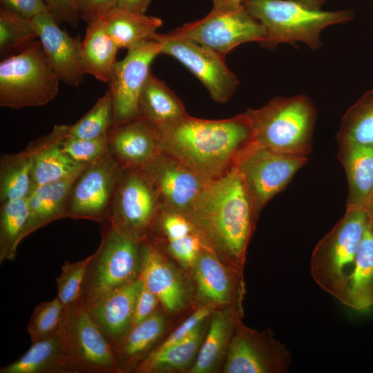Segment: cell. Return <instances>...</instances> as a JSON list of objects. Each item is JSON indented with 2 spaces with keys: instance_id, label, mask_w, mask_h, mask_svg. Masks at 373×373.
Segmentation results:
<instances>
[{
  "instance_id": "1",
  "label": "cell",
  "mask_w": 373,
  "mask_h": 373,
  "mask_svg": "<svg viewBox=\"0 0 373 373\" xmlns=\"http://www.w3.org/2000/svg\"><path fill=\"white\" fill-rule=\"evenodd\" d=\"M157 128L161 153L208 180L218 178L231 169L237 153L253 139L251 122L246 111L218 120L186 114Z\"/></svg>"
},
{
  "instance_id": "2",
  "label": "cell",
  "mask_w": 373,
  "mask_h": 373,
  "mask_svg": "<svg viewBox=\"0 0 373 373\" xmlns=\"http://www.w3.org/2000/svg\"><path fill=\"white\" fill-rule=\"evenodd\" d=\"M258 216L233 166L207 184L188 215L204 245L207 243L238 263Z\"/></svg>"
},
{
  "instance_id": "3",
  "label": "cell",
  "mask_w": 373,
  "mask_h": 373,
  "mask_svg": "<svg viewBox=\"0 0 373 373\" xmlns=\"http://www.w3.org/2000/svg\"><path fill=\"white\" fill-rule=\"evenodd\" d=\"M253 139L261 146L289 155L308 157L316 111L305 95L277 97L258 109L248 108Z\"/></svg>"
},
{
  "instance_id": "4",
  "label": "cell",
  "mask_w": 373,
  "mask_h": 373,
  "mask_svg": "<svg viewBox=\"0 0 373 373\" xmlns=\"http://www.w3.org/2000/svg\"><path fill=\"white\" fill-rule=\"evenodd\" d=\"M242 6L264 27L262 45L269 48L302 42L317 49L322 45L321 34L324 28L353 18L348 9L325 11L296 0H244Z\"/></svg>"
},
{
  "instance_id": "5",
  "label": "cell",
  "mask_w": 373,
  "mask_h": 373,
  "mask_svg": "<svg viewBox=\"0 0 373 373\" xmlns=\"http://www.w3.org/2000/svg\"><path fill=\"white\" fill-rule=\"evenodd\" d=\"M367 226L365 209H346L344 216L317 243L312 254L313 279L342 304Z\"/></svg>"
},
{
  "instance_id": "6",
  "label": "cell",
  "mask_w": 373,
  "mask_h": 373,
  "mask_svg": "<svg viewBox=\"0 0 373 373\" xmlns=\"http://www.w3.org/2000/svg\"><path fill=\"white\" fill-rule=\"evenodd\" d=\"M60 79L39 40L0 63V106L19 109L42 106L54 99Z\"/></svg>"
},
{
  "instance_id": "7",
  "label": "cell",
  "mask_w": 373,
  "mask_h": 373,
  "mask_svg": "<svg viewBox=\"0 0 373 373\" xmlns=\"http://www.w3.org/2000/svg\"><path fill=\"white\" fill-rule=\"evenodd\" d=\"M58 338L66 373L122 370L110 342L81 298L64 309Z\"/></svg>"
},
{
  "instance_id": "8",
  "label": "cell",
  "mask_w": 373,
  "mask_h": 373,
  "mask_svg": "<svg viewBox=\"0 0 373 373\" xmlns=\"http://www.w3.org/2000/svg\"><path fill=\"white\" fill-rule=\"evenodd\" d=\"M102 223L101 242L92 254L82 286L81 298L87 305L137 279L142 267L140 242Z\"/></svg>"
},
{
  "instance_id": "9",
  "label": "cell",
  "mask_w": 373,
  "mask_h": 373,
  "mask_svg": "<svg viewBox=\"0 0 373 373\" xmlns=\"http://www.w3.org/2000/svg\"><path fill=\"white\" fill-rule=\"evenodd\" d=\"M307 160L308 157L278 153L251 140L237 153L233 166L240 174L254 209L259 215Z\"/></svg>"
},
{
  "instance_id": "10",
  "label": "cell",
  "mask_w": 373,
  "mask_h": 373,
  "mask_svg": "<svg viewBox=\"0 0 373 373\" xmlns=\"http://www.w3.org/2000/svg\"><path fill=\"white\" fill-rule=\"evenodd\" d=\"M157 193L140 169H123L107 222L119 233L144 241L161 208Z\"/></svg>"
},
{
  "instance_id": "11",
  "label": "cell",
  "mask_w": 373,
  "mask_h": 373,
  "mask_svg": "<svg viewBox=\"0 0 373 373\" xmlns=\"http://www.w3.org/2000/svg\"><path fill=\"white\" fill-rule=\"evenodd\" d=\"M169 35L186 39L225 55L246 42L263 44L262 24L242 8L229 11L211 10L207 16L175 29Z\"/></svg>"
},
{
  "instance_id": "12",
  "label": "cell",
  "mask_w": 373,
  "mask_h": 373,
  "mask_svg": "<svg viewBox=\"0 0 373 373\" xmlns=\"http://www.w3.org/2000/svg\"><path fill=\"white\" fill-rule=\"evenodd\" d=\"M161 44V54L173 57L201 82L211 98L227 102L236 92L238 79L227 67L224 57L192 41L156 33L152 38Z\"/></svg>"
},
{
  "instance_id": "13",
  "label": "cell",
  "mask_w": 373,
  "mask_h": 373,
  "mask_svg": "<svg viewBox=\"0 0 373 373\" xmlns=\"http://www.w3.org/2000/svg\"><path fill=\"white\" fill-rule=\"evenodd\" d=\"M122 171L110 150L98 161L86 165L73 186L67 218L105 222Z\"/></svg>"
},
{
  "instance_id": "14",
  "label": "cell",
  "mask_w": 373,
  "mask_h": 373,
  "mask_svg": "<svg viewBox=\"0 0 373 373\" xmlns=\"http://www.w3.org/2000/svg\"><path fill=\"white\" fill-rule=\"evenodd\" d=\"M161 54V44L154 39L128 50L126 55L114 64L107 84L111 95L113 125L140 116L139 99L150 74V66Z\"/></svg>"
},
{
  "instance_id": "15",
  "label": "cell",
  "mask_w": 373,
  "mask_h": 373,
  "mask_svg": "<svg viewBox=\"0 0 373 373\" xmlns=\"http://www.w3.org/2000/svg\"><path fill=\"white\" fill-rule=\"evenodd\" d=\"M140 169L155 189L162 207L187 217L199 195L211 180L163 153Z\"/></svg>"
},
{
  "instance_id": "16",
  "label": "cell",
  "mask_w": 373,
  "mask_h": 373,
  "mask_svg": "<svg viewBox=\"0 0 373 373\" xmlns=\"http://www.w3.org/2000/svg\"><path fill=\"white\" fill-rule=\"evenodd\" d=\"M291 354L271 336L240 329L229 345L225 373L287 372Z\"/></svg>"
},
{
  "instance_id": "17",
  "label": "cell",
  "mask_w": 373,
  "mask_h": 373,
  "mask_svg": "<svg viewBox=\"0 0 373 373\" xmlns=\"http://www.w3.org/2000/svg\"><path fill=\"white\" fill-rule=\"evenodd\" d=\"M44 50L60 82L77 87L84 75L79 37H73L61 29L48 10L31 19Z\"/></svg>"
},
{
  "instance_id": "18",
  "label": "cell",
  "mask_w": 373,
  "mask_h": 373,
  "mask_svg": "<svg viewBox=\"0 0 373 373\" xmlns=\"http://www.w3.org/2000/svg\"><path fill=\"white\" fill-rule=\"evenodd\" d=\"M109 150L122 169H140L161 153L156 126L142 116L112 125Z\"/></svg>"
},
{
  "instance_id": "19",
  "label": "cell",
  "mask_w": 373,
  "mask_h": 373,
  "mask_svg": "<svg viewBox=\"0 0 373 373\" xmlns=\"http://www.w3.org/2000/svg\"><path fill=\"white\" fill-rule=\"evenodd\" d=\"M141 285L142 280L138 278L86 305L111 344L121 338L131 327Z\"/></svg>"
},
{
  "instance_id": "20",
  "label": "cell",
  "mask_w": 373,
  "mask_h": 373,
  "mask_svg": "<svg viewBox=\"0 0 373 373\" xmlns=\"http://www.w3.org/2000/svg\"><path fill=\"white\" fill-rule=\"evenodd\" d=\"M70 125H55L51 131L35 140L37 151L32 169V189L73 176L84 169L62 150Z\"/></svg>"
},
{
  "instance_id": "21",
  "label": "cell",
  "mask_w": 373,
  "mask_h": 373,
  "mask_svg": "<svg viewBox=\"0 0 373 373\" xmlns=\"http://www.w3.org/2000/svg\"><path fill=\"white\" fill-rule=\"evenodd\" d=\"M140 247L142 267L139 278L166 309L178 310L184 298L179 278L155 246L144 240Z\"/></svg>"
},
{
  "instance_id": "22",
  "label": "cell",
  "mask_w": 373,
  "mask_h": 373,
  "mask_svg": "<svg viewBox=\"0 0 373 373\" xmlns=\"http://www.w3.org/2000/svg\"><path fill=\"white\" fill-rule=\"evenodd\" d=\"M348 185L346 209H363L373 191V146L338 143Z\"/></svg>"
},
{
  "instance_id": "23",
  "label": "cell",
  "mask_w": 373,
  "mask_h": 373,
  "mask_svg": "<svg viewBox=\"0 0 373 373\" xmlns=\"http://www.w3.org/2000/svg\"><path fill=\"white\" fill-rule=\"evenodd\" d=\"M82 171L67 178L40 185L32 189L27 197L29 218L23 239L51 222L67 218L70 194L75 182Z\"/></svg>"
},
{
  "instance_id": "24",
  "label": "cell",
  "mask_w": 373,
  "mask_h": 373,
  "mask_svg": "<svg viewBox=\"0 0 373 373\" xmlns=\"http://www.w3.org/2000/svg\"><path fill=\"white\" fill-rule=\"evenodd\" d=\"M106 29L119 48H133L151 40L162 26L158 17L116 7L104 19Z\"/></svg>"
},
{
  "instance_id": "25",
  "label": "cell",
  "mask_w": 373,
  "mask_h": 373,
  "mask_svg": "<svg viewBox=\"0 0 373 373\" xmlns=\"http://www.w3.org/2000/svg\"><path fill=\"white\" fill-rule=\"evenodd\" d=\"M118 48L108 33L103 19L87 25L82 41V58L85 74L107 83L117 61Z\"/></svg>"
},
{
  "instance_id": "26",
  "label": "cell",
  "mask_w": 373,
  "mask_h": 373,
  "mask_svg": "<svg viewBox=\"0 0 373 373\" xmlns=\"http://www.w3.org/2000/svg\"><path fill=\"white\" fill-rule=\"evenodd\" d=\"M140 115L157 127L186 115L181 99L160 79L150 73L139 99Z\"/></svg>"
},
{
  "instance_id": "27",
  "label": "cell",
  "mask_w": 373,
  "mask_h": 373,
  "mask_svg": "<svg viewBox=\"0 0 373 373\" xmlns=\"http://www.w3.org/2000/svg\"><path fill=\"white\" fill-rule=\"evenodd\" d=\"M37 151L35 140L17 153L0 158V202L24 198L32 189V169Z\"/></svg>"
},
{
  "instance_id": "28",
  "label": "cell",
  "mask_w": 373,
  "mask_h": 373,
  "mask_svg": "<svg viewBox=\"0 0 373 373\" xmlns=\"http://www.w3.org/2000/svg\"><path fill=\"white\" fill-rule=\"evenodd\" d=\"M343 305L356 311L373 306V232L367 226L361 242Z\"/></svg>"
},
{
  "instance_id": "29",
  "label": "cell",
  "mask_w": 373,
  "mask_h": 373,
  "mask_svg": "<svg viewBox=\"0 0 373 373\" xmlns=\"http://www.w3.org/2000/svg\"><path fill=\"white\" fill-rule=\"evenodd\" d=\"M0 373H66L58 332L32 343L21 356L2 367Z\"/></svg>"
},
{
  "instance_id": "30",
  "label": "cell",
  "mask_w": 373,
  "mask_h": 373,
  "mask_svg": "<svg viewBox=\"0 0 373 373\" xmlns=\"http://www.w3.org/2000/svg\"><path fill=\"white\" fill-rule=\"evenodd\" d=\"M194 265L200 294L215 303H227L230 299L231 283L228 272L217 257L204 246Z\"/></svg>"
},
{
  "instance_id": "31",
  "label": "cell",
  "mask_w": 373,
  "mask_h": 373,
  "mask_svg": "<svg viewBox=\"0 0 373 373\" xmlns=\"http://www.w3.org/2000/svg\"><path fill=\"white\" fill-rule=\"evenodd\" d=\"M29 218L28 198L8 200L0 207V262L15 260Z\"/></svg>"
},
{
  "instance_id": "32",
  "label": "cell",
  "mask_w": 373,
  "mask_h": 373,
  "mask_svg": "<svg viewBox=\"0 0 373 373\" xmlns=\"http://www.w3.org/2000/svg\"><path fill=\"white\" fill-rule=\"evenodd\" d=\"M164 327V319L158 312L132 325L121 338L111 344L117 360L120 356L128 361L141 356L162 336Z\"/></svg>"
},
{
  "instance_id": "33",
  "label": "cell",
  "mask_w": 373,
  "mask_h": 373,
  "mask_svg": "<svg viewBox=\"0 0 373 373\" xmlns=\"http://www.w3.org/2000/svg\"><path fill=\"white\" fill-rule=\"evenodd\" d=\"M336 138L338 143L373 146V89L346 111Z\"/></svg>"
},
{
  "instance_id": "34",
  "label": "cell",
  "mask_w": 373,
  "mask_h": 373,
  "mask_svg": "<svg viewBox=\"0 0 373 373\" xmlns=\"http://www.w3.org/2000/svg\"><path fill=\"white\" fill-rule=\"evenodd\" d=\"M202 325L184 339L162 350L155 349L137 367L140 372H154L169 369H182L189 365L199 348Z\"/></svg>"
},
{
  "instance_id": "35",
  "label": "cell",
  "mask_w": 373,
  "mask_h": 373,
  "mask_svg": "<svg viewBox=\"0 0 373 373\" xmlns=\"http://www.w3.org/2000/svg\"><path fill=\"white\" fill-rule=\"evenodd\" d=\"M38 38L32 20L2 6L0 8V57L18 54Z\"/></svg>"
},
{
  "instance_id": "36",
  "label": "cell",
  "mask_w": 373,
  "mask_h": 373,
  "mask_svg": "<svg viewBox=\"0 0 373 373\" xmlns=\"http://www.w3.org/2000/svg\"><path fill=\"white\" fill-rule=\"evenodd\" d=\"M231 328V318L228 312H217L211 321L207 334L200 347L191 373H207L218 362Z\"/></svg>"
},
{
  "instance_id": "37",
  "label": "cell",
  "mask_w": 373,
  "mask_h": 373,
  "mask_svg": "<svg viewBox=\"0 0 373 373\" xmlns=\"http://www.w3.org/2000/svg\"><path fill=\"white\" fill-rule=\"evenodd\" d=\"M113 122L112 98L108 90L78 122L70 125L68 136L82 139L98 138L108 134Z\"/></svg>"
},
{
  "instance_id": "38",
  "label": "cell",
  "mask_w": 373,
  "mask_h": 373,
  "mask_svg": "<svg viewBox=\"0 0 373 373\" xmlns=\"http://www.w3.org/2000/svg\"><path fill=\"white\" fill-rule=\"evenodd\" d=\"M64 314V307L57 297L37 305L28 325L31 342L57 333L61 325Z\"/></svg>"
},
{
  "instance_id": "39",
  "label": "cell",
  "mask_w": 373,
  "mask_h": 373,
  "mask_svg": "<svg viewBox=\"0 0 373 373\" xmlns=\"http://www.w3.org/2000/svg\"><path fill=\"white\" fill-rule=\"evenodd\" d=\"M92 254L75 262L66 261L56 278L57 298L64 309L81 298L82 286Z\"/></svg>"
},
{
  "instance_id": "40",
  "label": "cell",
  "mask_w": 373,
  "mask_h": 373,
  "mask_svg": "<svg viewBox=\"0 0 373 373\" xmlns=\"http://www.w3.org/2000/svg\"><path fill=\"white\" fill-rule=\"evenodd\" d=\"M63 151L75 162L84 165L93 164L109 151L108 134L94 139L68 136L61 143Z\"/></svg>"
},
{
  "instance_id": "41",
  "label": "cell",
  "mask_w": 373,
  "mask_h": 373,
  "mask_svg": "<svg viewBox=\"0 0 373 373\" xmlns=\"http://www.w3.org/2000/svg\"><path fill=\"white\" fill-rule=\"evenodd\" d=\"M154 222H159L161 230L168 241L196 232L193 224L186 216L162 207Z\"/></svg>"
},
{
  "instance_id": "42",
  "label": "cell",
  "mask_w": 373,
  "mask_h": 373,
  "mask_svg": "<svg viewBox=\"0 0 373 373\" xmlns=\"http://www.w3.org/2000/svg\"><path fill=\"white\" fill-rule=\"evenodd\" d=\"M168 242L170 253L185 265H193L204 246L197 232L169 240Z\"/></svg>"
},
{
  "instance_id": "43",
  "label": "cell",
  "mask_w": 373,
  "mask_h": 373,
  "mask_svg": "<svg viewBox=\"0 0 373 373\" xmlns=\"http://www.w3.org/2000/svg\"><path fill=\"white\" fill-rule=\"evenodd\" d=\"M209 307L198 308L180 325L156 350H162L173 345L192 334L210 314Z\"/></svg>"
},
{
  "instance_id": "44",
  "label": "cell",
  "mask_w": 373,
  "mask_h": 373,
  "mask_svg": "<svg viewBox=\"0 0 373 373\" xmlns=\"http://www.w3.org/2000/svg\"><path fill=\"white\" fill-rule=\"evenodd\" d=\"M118 0H77L79 19L87 25L104 19L117 7Z\"/></svg>"
},
{
  "instance_id": "45",
  "label": "cell",
  "mask_w": 373,
  "mask_h": 373,
  "mask_svg": "<svg viewBox=\"0 0 373 373\" xmlns=\"http://www.w3.org/2000/svg\"><path fill=\"white\" fill-rule=\"evenodd\" d=\"M48 10L58 23L77 28L79 22L77 0H44Z\"/></svg>"
},
{
  "instance_id": "46",
  "label": "cell",
  "mask_w": 373,
  "mask_h": 373,
  "mask_svg": "<svg viewBox=\"0 0 373 373\" xmlns=\"http://www.w3.org/2000/svg\"><path fill=\"white\" fill-rule=\"evenodd\" d=\"M159 302L157 297L142 281L137 297L131 326L142 322L155 312Z\"/></svg>"
},
{
  "instance_id": "47",
  "label": "cell",
  "mask_w": 373,
  "mask_h": 373,
  "mask_svg": "<svg viewBox=\"0 0 373 373\" xmlns=\"http://www.w3.org/2000/svg\"><path fill=\"white\" fill-rule=\"evenodd\" d=\"M1 6L28 19L48 10L44 0H1Z\"/></svg>"
},
{
  "instance_id": "48",
  "label": "cell",
  "mask_w": 373,
  "mask_h": 373,
  "mask_svg": "<svg viewBox=\"0 0 373 373\" xmlns=\"http://www.w3.org/2000/svg\"><path fill=\"white\" fill-rule=\"evenodd\" d=\"M153 0H118L117 7L130 11L144 13Z\"/></svg>"
},
{
  "instance_id": "49",
  "label": "cell",
  "mask_w": 373,
  "mask_h": 373,
  "mask_svg": "<svg viewBox=\"0 0 373 373\" xmlns=\"http://www.w3.org/2000/svg\"><path fill=\"white\" fill-rule=\"evenodd\" d=\"M244 0H212L213 10L229 11L236 10L243 7Z\"/></svg>"
},
{
  "instance_id": "50",
  "label": "cell",
  "mask_w": 373,
  "mask_h": 373,
  "mask_svg": "<svg viewBox=\"0 0 373 373\" xmlns=\"http://www.w3.org/2000/svg\"><path fill=\"white\" fill-rule=\"evenodd\" d=\"M368 226L373 232V191L365 207Z\"/></svg>"
},
{
  "instance_id": "51",
  "label": "cell",
  "mask_w": 373,
  "mask_h": 373,
  "mask_svg": "<svg viewBox=\"0 0 373 373\" xmlns=\"http://www.w3.org/2000/svg\"><path fill=\"white\" fill-rule=\"evenodd\" d=\"M308 7L321 9L322 6L325 4L326 0H296Z\"/></svg>"
}]
</instances>
